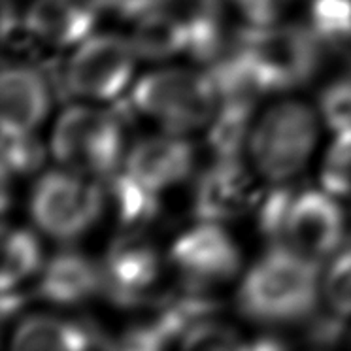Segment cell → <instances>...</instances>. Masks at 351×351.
<instances>
[{"label":"cell","mask_w":351,"mask_h":351,"mask_svg":"<svg viewBox=\"0 0 351 351\" xmlns=\"http://www.w3.org/2000/svg\"><path fill=\"white\" fill-rule=\"evenodd\" d=\"M167 6L168 4L152 10L136 19L130 42L138 57L147 61H162L189 51V21L185 14Z\"/></svg>","instance_id":"cell-16"},{"label":"cell","mask_w":351,"mask_h":351,"mask_svg":"<svg viewBox=\"0 0 351 351\" xmlns=\"http://www.w3.org/2000/svg\"><path fill=\"white\" fill-rule=\"evenodd\" d=\"M168 0H112L110 10L127 19H138L152 10H157L165 6Z\"/></svg>","instance_id":"cell-28"},{"label":"cell","mask_w":351,"mask_h":351,"mask_svg":"<svg viewBox=\"0 0 351 351\" xmlns=\"http://www.w3.org/2000/svg\"><path fill=\"white\" fill-rule=\"evenodd\" d=\"M44 267V253L38 238L27 229L4 232V263H2V293L21 287L29 278Z\"/></svg>","instance_id":"cell-20"},{"label":"cell","mask_w":351,"mask_h":351,"mask_svg":"<svg viewBox=\"0 0 351 351\" xmlns=\"http://www.w3.org/2000/svg\"><path fill=\"white\" fill-rule=\"evenodd\" d=\"M321 187L336 199L351 197V130L336 132L321 167Z\"/></svg>","instance_id":"cell-22"},{"label":"cell","mask_w":351,"mask_h":351,"mask_svg":"<svg viewBox=\"0 0 351 351\" xmlns=\"http://www.w3.org/2000/svg\"><path fill=\"white\" fill-rule=\"evenodd\" d=\"M253 106L250 102L225 100L208 125V144L215 157H238L252 134Z\"/></svg>","instance_id":"cell-19"},{"label":"cell","mask_w":351,"mask_h":351,"mask_svg":"<svg viewBox=\"0 0 351 351\" xmlns=\"http://www.w3.org/2000/svg\"><path fill=\"white\" fill-rule=\"evenodd\" d=\"M104 191L125 230H142L145 223L159 214V195L138 185L123 170L108 178V189Z\"/></svg>","instance_id":"cell-18"},{"label":"cell","mask_w":351,"mask_h":351,"mask_svg":"<svg viewBox=\"0 0 351 351\" xmlns=\"http://www.w3.org/2000/svg\"><path fill=\"white\" fill-rule=\"evenodd\" d=\"M238 53L267 93L295 89L319 69L321 40L310 27L278 23L247 27Z\"/></svg>","instance_id":"cell-4"},{"label":"cell","mask_w":351,"mask_h":351,"mask_svg":"<svg viewBox=\"0 0 351 351\" xmlns=\"http://www.w3.org/2000/svg\"><path fill=\"white\" fill-rule=\"evenodd\" d=\"M99 8H108L110 10V6H112V0H93Z\"/></svg>","instance_id":"cell-29"},{"label":"cell","mask_w":351,"mask_h":351,"mask_svg":"<svg viewBox=\"0 0 351 351\" xmlns=\"http://www.w3.org/2000/svg\"><path fill=\"white\" fill-rule=\"evenodd\" d=\"M100 267L108 297L121 306H136L159 282L160 257L142 230H125L110 245Z\"/></svg>","instance_id":"cell-10"},{"label":"cell","mask_w":351,"mask_h":351,"mask_svg":"<svg viewBox=\"0 0 351 351\" xmlns=\"http://www.w3.org/2000/svg\"><path fill=\"white\" fill-rule=\"evenodd\" d=\"M130 100L140 114L176 134L210 125L221 104L212 74L189 69L145 74L134 85Z\"/></svg>","instance_id":"cell-3"},{"label":"cell","mask_w":351,"mask_h":351,"mask_svg":"<svg viewBox=\"0 0 351 351\" xmlns=\"http://www.w3.org/2000/svg\"><path fill=\"white\" fill-rule=\"evenodd\" d=\"M2 134H31L51 108L47 77L32 66H4L2 72Z\"/></svg>","instance_id":"cell-13"},{"label":"cell","mask_w":351,"mask_h":351,"mask_svg":"<svg viewBox=\"0 0 351 351\" xmlns=\"http://www.w3.org/2000/svg\"><path fill=\"white\" fill-rule=\"evenodd\" d=\"M100 336L82 323L59 315L38 313L23 319L12 335L14 350H89Z\"/></svg>","instance_id":"cell-17"},{"label":"cell","mask_w":351,"mask_h":351,"mask_svg":"<svg viewBox=\"0 0 351 351\" xmlns=\"http://www.w3.org/2000/svg\"><path fill=\"white\" fill-rule=\"evenodd\" d=\"M170 263L185 289L210 291L232 282L242 268V253L221 223L200 221L176 238Z\"/></svg>","instance_id":"cell-8"},{"label":"cell","mask_w":351,"mask_h":351,"mask_svg":"<svg viewBox=\"0 0 351 351\" xmlns=\"http://www.w3.org/2000/svg\"><path fill=\"white\" fill-rule=\"evenodd\" d=\"M99 10L93 0H32L23 25L36 40L62 49L91 36Z\"/></svg>","instance_id":"cell-15"},{"label":"cell","mask_w":351,"mask_h":351,"mask_svg":"<svg viewBox=\"0 0 351 351\" xmlns=\"http://www.w3.org/2000/svg\"><path fill=\"white\" fill-rule=\"evenodd\" d=\"M252 176L238 157H215L214 165L199 176L193 210L199 221L225 223L257 206Z\"/></svg>","instance_id":"cell-11"},{"label":"cell","mask_w":351,"mask_h":351,"mask_svg":"<svg viewBox=\"0 0 351 351\" xmlns=\"http://www.w3.org/2000/svg\"><path fill=\"white\" fill-rule=\"evenodd\" d=\"M317 263L287 244H272L245 272L237 293L240 313L259 325H291L310 319L321 291Z\"/></svg>","instance_id":"cell-1"},{"label":"cell","mask_w":351,"mask_h":351,"mask_svg":"<svg viewBox=\"0 0 351 351\" xmlns=\"http://www.w3.org/2000/svg\"><path fill=\"white\" fill-rule=\"evenodd\" d=\"M247 27H270L283 23L297 0H229Z\"/></svg>","instance_id":"cell-27"},{"label":"cell","mask_w":351,"mask_h":351,"mask_svg":"<svg viewBox=\"0 0 351 351\" xmlns=\"http://www.w3.org/2000/svg\"><path fill=\"white\" fill-rule=\"evenodd\" d=\"M51 153L66 170L108 180L123 167L125 130L114 112L91 106H72L55 123Z\"/></svg>","instance_id":"cell-5"},{"label":"cell","mask_w":351,"mask_h":351,"mask_svg":"<svg viewBox=\"0 0 351 351\" xmlns=\"http://www.w3.org/2000/svg\"><path fill=\"white\" fill-rule=\"evenodd\" d=\"M319 115L335 132L351 130V76L338 77L321 91Z\"/></svg>","instance_id":"cell-26"},{"label":"cell","mask_w":351,"mask_h":351,"mask_svg":"<svg viewBox=\"0 0 351 351\" xmlns=\"http://www.w3.org/2000/svg\"><path fill=\"white\" fill-rule=\"evenodd\" d=\"M46 145L31 134H2V167L4 174L29 176L42 168Z\"/></svg>","instance_id":"cell-23"},{"label":"cell","mask_w":351,"mask_h":351,"mask_svg":"<svg viewBox=\"0 0 351 351\" xmlns=\"http://www.w3.org/2000/svg\"><path fill=\"white\" fill-rule=\"evenodd\" d=\"M193 162V145L180 134L167 132L132 145L125 155L121 170L144 189L160 195L187 180Z\"/></svg>","instance_id":"cell-12"},{"label":"cell","mask_w":351,"mask_h":351,"mask_svg":"<svg viewBox=\"0 0 351 351\" xmlns=\"http://www.w3.org/2000/svg\"><path fill=\"white\" fill-rule=\"evenodd\" d=\"M310 29L321 44L351 46V0H312Z\"/></svg>","instance_id":"cell-21"},{"label":"cell","mask_w":351,"mask_h":351,"mask_svg":"<svg viewBox=\"0 0 351 351\" xmlns=\"http://www.w3.org/2000/svg\"><path fill=\"white\" fill-rule=\"evenodd\" d=\"M319 136L317 114L300 100L276 102L253 125L247 149L270 184H287L308 165Z\"/></svg>","instance_id":"cell-2"},{"label":"cell","mask_w":351,"mask_h":351,"mask_svg":"<svg viewBox=\"0 0 351 351\" xmlns=\"http://www.w3.org/2000/svg\"><path fill=\"white\" fill-rule=\"evenodd\" d=\"M106 208V191L89 176L53 170L40 178L31 195V215L44 234L69 242L84 237Z\"/></svg>","instance_id":"cell-6"},{"label":"cell","mask_w":351,"mask_h":351,"mask_svg":"<svg viewBox=\"0 0 351 351\" xmlns=\"http://www.w3.org/2000/svg\"><path fill=\"white\" fill-rule=\"evenodd\" d=\"M36 291L49 304H85L104 293L102 267L76 250H62L42 267Z\"/></svg>","instance_id":"cell-14"},{"label":"cell","mask_w":351,"mask_h":351,"mask_svg":"<svg viewBox=\"0 0 351 351\" xmlns=\"http://www.w3.org/2000/svg\"><path fill=\"white\" fill-rule=\"evenodd\" d=\"M348 221L335 195L325 189L297 193L283 229V244L308 259L325 261L340 252Z\"/></svg>","instance_id":"cell-9"},{"label":"cell","mask_w":351,"mask_h":351,"mask_svg":"<svg viewBox=\"0 0 351 351\" xmlns=\"http://www.w3.org/2000/svg\"><path fill=\"white\" fill-rule=\"evenodd\" d=\"M136 57L130 40L115 34L89 36L66 62L64 85L80 99L114 100L129 87Z\"/></svg>","instance_id":"cell-7"},{"label":"cell","mask_w":351,"mask_h":351,"mask_svg":"<svg viewBox=\"0 0 351 351\" xmlns=\"http://www.w3.org/2000/svg\"><path fill=\"white\" fill-rule=\"evenodd\" d=\"M321 291L330 313L342 319L351 317V245L336 253L323 276Z\"/></svg>","instance_id":"cell-24"},{"label":"cell","mask_w":351,"mask_h":351,"mask_svg":"<svg viewBox=\"0 0 351 351\" xmlns=\"http://www.w3.org/2000/svg\"><path fill=\"white\" fill-rule=\"evenodd\" d=\"M295 195L297 193L287 189L285 184H276L274 189L265 199L257 200V225L261 234L267 237L272 244L283 242L285 219Z\"/></svg>","instance_id":"cell-25"}]
</instances>
